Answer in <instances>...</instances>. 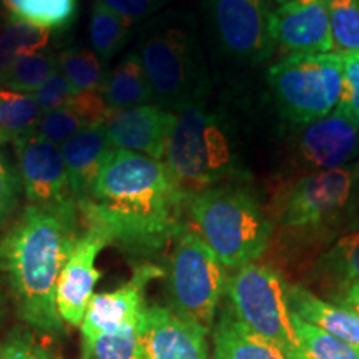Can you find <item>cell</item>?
Instances as JSON below:
<instances>
[{
	"instance_id": "6da1fadb",
	"label": "cell",
	"mask_w": 359,
	"mask_h": 359,
	"mask_svg": "<svg viewBox=\"0 0 359 359\" xmlns=\"http://www.w3.org/2000/svg\"><path fill=\"white\" fill-rule=\"evenodd\" d=\"M185 196L163 161L111 148L92 191L77 201L80 219L128 253H158L185 226Z\"/></svg>"
},
{
	"instance_id": "7a4b0ae2",
	"label": "cell",
	"mask_w": 359,
	"mask_h": 359,
	"mask_svg": "<svg viewBox=\"0 0 359 359\" xmlns=\"http://www.w3.org/2000/svg\"><path fill=\"white\" fill-rule=\"evenodd\" d=\"M80 212L74 198L29 205L0 240V271L19 316L34 330L64 333L57 309V285L79 238Z\"/></svg>"
},
{
	"instance_id": "3957f363",
	"label": "cell",
	"mask_w": 359,
	"mask_h": 359,
	"mask_svg": "<svg viewBox=\"0 0 359 359\" xmlns=\"http://www.w3.org/2000/svg\"><path fill=\"white\" fill-rule=\"evenodd\" d=\"M137 55L161 109L177 111L206 100L210 80L188 13L170 12L148 22L138 39Z\"/></svg>"
},
{
	"instance_id": "277c9868",
	"label": "cell",
	"mask_w": 359,
	"mask_h": 359,
	"mask_svg": "<svg viewBox=\"0 0 359 359\" xmlns=\"http://www.w3.org/2000/svg\"><path fill=\"white\" fill-rule=\"evenodd\" d=\"M195 231L228 269L257 263L268 250L275 224L241 182L196 193L187 201Z\"/></svg>"
},
{
	"instance_id": "5b68a950",
	"label": "cell",
	"mask_w": 359,
	"mask_h": 359,
	"mask_svg": "<svg viewBox=\"0 0 359 359\" xmlns=\"http://www.w3.org/2000/svg\"><path fill=\"white\" fill-rule=\"evenodd\" d=\"M175 114L177 122L168 138L163 163L187 201L222 183L243 182L246 173L238 163L223 115L206 109L205 100L183 107Z\"/></svg>"
},
{
	"instance_id": "8992f818",
	"label": "cell",
	"mask_w": 359,
	"mask_h": 359,
	"mask_svg": "<svg viewBox=\"0 0 359 359\" xmlns=\"http://www.w3.org/2000/svg\"><path fill=\"white\" fill-rule=\"evenodd\" d=\"M165 278L170 309L210 333L228 278L217 255L187 224L175 236Z\"/></svg>"
},
{
	"instance_id": "52a82bcc",
	"label": "cell",
	"mask_w": 359,
	"mask_h": 359,
	"mask_svg": "<svg viewBox=\"0 0 359 359\" xmlns=\"http://www.w3.org/2000/svg\"><path fill=\"white\" fill-rule=\"evenodd\" d=\"M344 53H290L268 70V83L283 118L306 125L338 107Z\"/></svg>"
},
{
	"instance_id": "ba28073f",
	"label": "cell",
	"mask_w": 359,
	"mask_h": 359,
	"mask_svg": "<svg viewBox=\"0 0 359 359\" xmlns=\"http://www.w3.org/2000/svg\"><path fill=\"white\" fill-rule=\"evenodd\" d=\"M285 278L269 264L250 263L228 278L226 294L238 320L283 351L298 359L299 343L286 298Z\"/></svg>"
},
{
	"instance_id": "9c48e42d",
	"label": "cell",
	"mask_w": 359,
	"mask_h": 359,
	"mask_svg": "<svg viewBox=\"0 0 359 359\" xmlns=\"http://www.w3.org/2000/svg\"><path fill=\"white\" fill-rule=\"evenodd\" d=\"M356 178L354 163L286 182L276 195V217L291 231L320 233L351 215Z\"/></svg>"
},
{
	"instance_id": "30bf717a",
	"label": "cell",
	"mask_w": 359,
	"mask_h": 359,
	"mask_svg": "<svg viewBox=\"0 0 359 359\" xmlns=\"http://www.w3.org/2000/svg\"><path fill=\"white\" fill-rule=\"evenodd\" d=\"M359 158V120L334 109L316 122L296 125L288 154V175H303L351 167Z\"/></svg>"
},
{
	"instance_id": "8fae6325",
	"label": "cell",
	"mask_w": 359,
	"mask_h": 359,
	"mask_svg": "<svg viewBox=\"0 0 359 359\" xmlns=\"http://www.w3.org/2000/svg\"><path fill=\"white\" fill-rule=\"evenodd\" d=\"M219 43L238 60L262 64L275 52L271 0H206Z\"/></svg>"
},
{
	"instance_id": "7c38bea8",
	"label": "cell",
	"mask_w": 359,
	"mask_h": 359,
	"mask_svg": "<svg viewBox=\"0 0 359 359\" xmlns=\"http://www.w3.org/2000/svg\"><path fill=\"white\" fill-rule=\"evenodd\" d=\"M165 271L155 264H140L135 268L132 280L109 293L93 294L80 325L82 330V358H92L97 338L118 330L128 323L140 321L145 311V290L155 278Z\"/></svg>"
},
{
	"instance_id": "4fadbf2b",
	"label": "cell",
	"mask_w": 359,
	"mask_h": 359,
	"mask_svg": "<svg viewBox=\"0 0 359 359\" xmlns=\"http://www.w3.org/2000/svg\"><path fill=\"white\" fill-rule=\"evenodd\" d=\"M109 245L111 241L105 231L87 224L75 241L57 285V309L67 325L75 327L82 325L97 283L102 278V271L95 264L97 258Z\"/></svg>"
},
{
	"instance_id": "5bb4252c",
	"label": "cell",
	"mask_w": 359,
	"mask_h": 359,
	"mask_svg": "<svg viewBox=\"0 0 359 359\" xmlns=\"http://www.w3.org/2000/svg\"><path fill=\"white\" fill-rule=\"evenodd\" d=\"M22 188L30 205H52L74 198L60 145L35 132L13 142Z\"/></svg>"
},
{
	"instance_id": "9a60e30c",
	"label": "cell",
	"mask_w": 359,
	"mask_h": 359,
	"mask_svg": "<svg viewBox=\"0 0 359 359\" xmlns=\"http://www.w3.org/2000/svg\"><path fill=\"white\" fill-rule=\"evenodd\" d=\"M273 40L290 53H330L334 48L326 0H280L269 19Z\"/></svg>"
},
{
	"instance_id": "2e32d148",
	"label": "cell",
	"mask_w": 359,
	"mask_h": 359,
	"mask_svg": "<svg viewBox=\"0 0 359 359\" xmlns=\"http://www.w3.org/2000/svg\"><path fill=\"white\" fill-rule=\"evenodd\" d=\"M175 122V111L150 103L132 109L110 110L103 128L111 148L135 151L163 161Z\"/></svg>"
},
{
	"instance_id": "e0dca14e",
	"label": "cell",
	"mask_w": 359,
	"mask_h": 359,
	"mask_svg": "<svg viewBox=\"0 0 359 359\" xmlns=\"http://www.w3.org/2000/svg\"><path fill=\"white\" fill-rule=\"evenodd\" d=\"M206 334L170 308L147 306L140 326L143 359H210Z\"/></svg>"
},
{
	"instance_id": "ac0fdd59",
	"label": "cell",
	"mask_w": 359,
	"mask_h": 359,
	"mask_svg": "<svg viewBox=\"0 0 359 359\" xmlns=\"http://www.w3.org/2000/svg\"><path fill=\"white\" fill-rule=\"evenodd\" d=\"M110 150L103 125L83 128L62 145L70 191L75 201L83 200L92 191Z\"/></svg>"
},
{
	"instance_id": "d6986e66",
	"label": "cell",
	"mask_w": 359,
	"mask_h": 359,
	"mask_svg": "<svg viewBox=\"0 0 359 359\" xmlns=\"http://www.w3.org/2000/svg\"><path fill=\"white\" fill-rule=\"evenodd\" d=\"M291 313L303 321L321 327L326 333L359 348V314L320 298L303 285H286Z\"/></svg>"
},
{
	"instance_id": "ffe728a7",
	"label": "cell",
	"mask_w": 359,
	"mask_h": 359,
	"mask_svg": "<svg viewBox=\"0 0 359 359\" xmlns=\"http://www.w3.org/2000/svg\"><path fill=\"white\" fill-rule=\"evenodd\" d=\"M213 359H288L275 344L238 320L231 308H223L213 325Z\"/></svg>"
},
{
	"instance_id": "44dd1931",
	"label": "cell",
	"mask_w": 359,
	"mask_h": 359,
	"mask_svg": "<svg viewBox=\"0 0 359 359\" xmlns=\"http://www.w3.org/2000/svg\"><path fill=\"white\" fill-rule=\"evenodd\" d=\"M100 93L110 110L132 109L155 102L150 82L137 52L128 53L118 65L105 75Z\"/></svg>"
},
{
	"instance_id": "7402d4cb",
	"label": "cell",
	"mask_w": 359,
	"mask_h": 359,
	"mask_svg": "<svg viewBox=\"0 0 359 359\" xmlns=\"http://www.w3.org/2000/svg\"><path fill=\"white\" fill-rule=\"evenodd\" d=\"M318 281L333 288L334 294L359 283V228L339 236L314 264Z\"/></svg>"
},
{
	"instance_id": "603a6c76",
	"label": "cell",
	"mask_w": 359,
	"mask_h": 359,
	"mask_svg": "<svg viewBox=\"0 0 359 359\" xmlns=\"http://www.w3.org/2000/svg\"><path fill=\"white\" fill-rule=\"evenodd\" d=\"M42 115L34 95L0 85V143H13L35 132Z\"/></svg>"
},
{
	"instance_id": "cb8c5ba5",
	"label": "cell",
	"mask_w": 359,
	"mask_h": 359,
	"mask_svg": "<svg viewBox=\"0 0 359 359\" xmlns=\"http://www.w3.org/2000/svg\"><path fill=\"white\" fill-rule=\"evenodd\" d=\"M8 19L47 30H64L77 15V0H0Z\"/></svg>"
},
{
	"instance_id": "d4e9b609",
	"label": "cell",
	"mask_w": 359,
	"mask_h": 359,
	"mask_svg": "<svg viewBox=\"0 0 359 359\" xmlns=\"http://www.w3.org/2000/svg\"><path fill=\"white\" fill-rule=\"evenodd\" d=\"M132 22L111 11L100 0L93 4L90 17V42L102 64L110 62L127 43Z\"/></svg>"
},
{
	"instance_id": "484cf974",
	"label": "cell",
	"mask_w": 359,
	"mask_h": 359,
	"mask_svg": "<svg viewBox=\"0 0 359 359\" xmlns=\"http://www.w3.org/2000/svg\"><path fill=\"white\" fill-rule=\"evenodd\" d=\"M57 69V58L52 53L42 50L22 53L0 75V85L15 92L34 95Z\"/></svg>"
},
{
	"instance_id": "4316f807",
	"label": "cell",
	"mask_w": 359,
	"mask_h": 359,
	"mask_svg": "<svg viewBox=\"0 0 359 359\" xmlns=\"http://www.w3.org/2000/svg\"><path fill=\"white\" fill-rule=\"evenodd\" d=\"M293 325L299 343L298 359H359V348L303 321L296 314Z\"/></svg>"
},
{
	"instance_id": "83f0119b",
	"label": "cell",
	"mask_w": 359,
	"mask_h": 359,
	"mask_svg": "<svg viewBox=\"0 0 359 359\" xmlns=\"http://www.w3.org/2000/svg\"><path fill=\"white\" fill-rule=\"evenodd\" d=\"M50 30L8 19L0 25V75L13 64L22 53L39 52L48 45Z\"/></svg>"
},
{
	"instance_id": "f1b7e54d",
	"label": "cell",
	"mask_w": 359,
	"mask_h": 359,
	"mask_svg": "<svg viewBox=\"0 0 359 359\" xmlns=\"http://www.w3.org/2000/svg\"><path fill=\"white\" fill-rule=\"evenodd\" d=\"M57 65L75 92H100L105 75L95 52L88 48H67L57 57Z\"/></svg>"
},
{
	"instance_id": "f546056e",
	"label": "cell",
	"mask_w": 359,
	"mask_h": 359,
	"mask_svg": "<svg viewBox=\"0 0 359 359\" xmlns=\"http://www.w3.org/2000/svg\"><path fill=\"white\" fill-rule=\"evenodd\" d=\"M331 35L339 53H359V0H326Z\"/></svg>"
},
{
	"instance_id": "4dcf8cb0",
	"label": "cell",
	"mask_w": 359,
	"mask_h": 359,
	"mask_svg": "<svg viewBox=\"0 0 359 359\" xmlns=\"http://www.w3.org/2000/svg\"><path fill=\"white\" fill-rule=\"evenodd\" d=\"M140 326L142 320L102 334L93 344L90 359H143Z\"/></svg>"
},
{
	"instance_id": "1f68e13d",
	"label": "cell",
	"mask_w": 359,
	"mask_h": 359,
	"mask_svg": "<svg viewBox=\"0 0 359 359\" xmlns=\"http://www.w3.org/2000/svg\"><path fill=\"white\" fill-rule=\"evenodd\" d=\"M88 127H92V125L85 122L82 116L75 114L74 110L64 107V109L43 114L37 128H35V135L43 140L55 143V145H64L72 137H75L79 132Z\"/></svg>"
},
{
	"instance_id": "d6a6232c",
	"label": "cell",
	"mask_w": 359,
	"mask_h": 359,
	"mask_svg": "<svg viewBox=\"0 0 359 359\" xmlns=\"http://www.w3.org/2000/svg\"><path fill=\"white\" fill-rule=\"evenodd\" d=\"M20 175L12 167L7 156L0 154V228L11 219L20 200Z\"/></svg>"
},
{
	"instance_id": "836d02e7",
	"label": "cell",
	"mask_w": 359,
	"mask_h": 359,
	"mask_svg": "<svg viewBox=\"0 0 359 359\" xmlns=\"http://www.w3.org/2000/svg\"><path fill=\"white\" fill-rule=\"evenodd\" d=\"M75 93L77 92L72 87L69 80L65 79V75L57 69L47 79V82L34 93V97L42 114H48V111L64 109V107L69 105Z\"/></svg>"
},
{
	"instance_id": "e575fe53",
	"label": "cell",
	"mask_w": 359,
	"mask_h": 359,
	"mask_svg": "<svg viewBox=\"0 0 359 359\" xmlns=\"http://www.w3.org/2000/svg\"><path fill=\"white\" fill-rule=\"evenodd\" d=\"M336 109L359 120V53H344L343 87Z\"/></svg>"
},
{
	"instance_id": "d590c367",
	"label": "cell",
	"mask_w": 359,
	"mask_h": 359,
	"mask_svg": "<svg viewBox=\"0 0 359 359\" xmlns=\"http://www.w3.org/2000/svg\"><path fill=\"white\" fill-rule=\"evenodd\" d=\"M0 359H57L27 334H13L0 346Z\"/></svg>"
},
{
	"instance_id": "8d00e7d4",
	"label": "cell",
	"mask_w": 359,
	"mask_h": 359,
	"mask_svg": "<svg viewBox=\"0 0 359 359\" xmlns=\"http://www.w3.org/2000/svg\"><path fill=\"white\" fill-rule=\"evenodd\" d=\"M100 2L133 24L151 15L163 4V0H100Z\"/></svg>"
},
{
	"instance_id": "74e56055",
	"label": "cell",
	"mask_w": 359,
	"mask_h": 359,
	"mask_svg": "<svg viewBox=\"0 0 359 359\" xmlns=\"http://www.w3.org/2000/svg\"><path fill=\"white\" fill-rule=\"evenodd\" d=\"M327 302L339 304V306L351 309V311L359 314V283L348 286L346 290H343L341 293L334 294L333 298H330Z\"/></svg>"
},
{
	"instance_id": "f35d334b",
	"label": "cell",
	"mask_w": 359,
	"mask_h": 359,
	"mask_svg": "<svg viewBox=\"0 0 359 359\" xmlns=\"http://www.w3.org/2000/svg\"><path fill=\"white\" fill-rule=\"evenodd\" d=\"M358 168V167H356ZM359 213V168H358V178H356V188H354V198L351 206V215Z\"/></svg>"
},
{
	"instance_id": "ab89813d",
	"label": "cell",
	"mask_w": 359,
	"mask_h": 359,
	"mask_svg": "<svg viewBox=\"0 0 359 359\" xmlns=\"http://www.w3.org/2000/svg\"><path fill=\"white\" fill-rule=\"evenodd\" d=\"M0 309H2V296H0Z\"/></svg>"
},
{
	"instance_id": "60d3db41",
	"label": "cell",
	"mask_w": 359,
	"mask_h": 359,
	"mask_svg": "<svg viewBox=\"0 0 359 359\" xmlns=\"http://www.w3.org/2000/svg\"><path fill=\"white\" fill-rule=\"evenodd\" d=\"M356 167H358V168H359V160H358V161H356Z\"/></svg>"
},
{
	"instance_id": "b9f144b4",
	"label": "cell",
	"mask_w": 359,
	"mask_h": 359,
	"mask_svg": "<svg viewBox=\"0 0 359 359\" xmlns=\"http://www.w3.org/2000/svg\"><path fill=\"white\" fill-rule=\"evenodd\" d=\"M273 2H276V4H278V2H280V0H273Z\"/></svg>"
}]
</instances>
